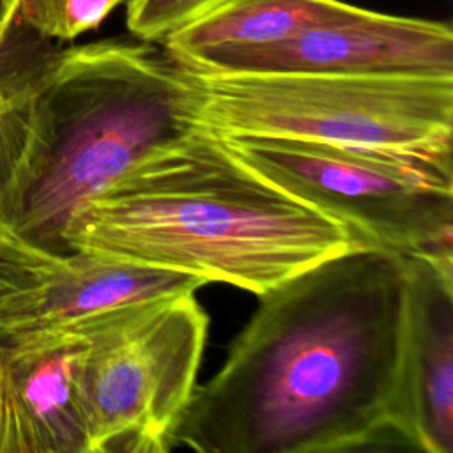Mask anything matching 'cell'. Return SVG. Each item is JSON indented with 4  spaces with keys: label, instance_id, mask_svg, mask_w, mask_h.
I'll list each match as a JSON object with an SVG mask.
<instances>
[{
    "label": "cell",
    "instance_id": "7c38bea8",
    "mask_svg": "<svg viewBox=\"0 0 453 453\" xmlns=\"http://www.w3.org/2000/svg\"><path fill=\"white\" fill-rule=\"evenodd\" d=\"M129 0H18L12 23L46 41H71Z\"/></svg>",
    "mask_w": 453,
    "mask_h": 453
},
{
    "label": "cell",
    "instance_id": "3957f363",
    "mask_svg": "<svg viewBox=\"0 0 453 453\" xmlns=\"http://www.w3.org/2000/svg\"><path fill=\"white\" fill-rule=\"evenodd\" d=\"M16 88L0 113V221L57 255L85 202L198 127L189 74L142 39L44 50Z\"/></svg>",
    "mask_w": 453,
    "mask_h": 453
},
{
    "label": "cell",
    "instance_id": "30bf717a",
    "mask_svg": "<svg viewBox=\"0 0 453 453\" xmlns=\"http://www.w3.org/2000/svg\"><path fill=\"white\" fill-rule=\"evenodd\" d=\"M361 11L342 0H235L168 35L161 46L177 62L221 50L262 46Z\"/></svg>",
    "mask_w": 453,
    "mask_h": 453
},
{
    "label": "cell",
    "instance_id": "8992f818",
    "mask_svg": "<svg viewBox=\"0 0 453 453\" xmlns=\"http://www.w3.org/2000/svg\"><path fill=\"white\" fill-rule=\"evenodd\" d=\"M244 166L403 257L453 260V159L216 134Z\"/></svg>",
    "mask_w": 453,
    "mask_h": 453
},
{
    "label": "cell",
    "instance_id": "2e32d148",
    "mask_svg": "<svg viewBox=\"0 0 453 453\" xmlns=\"http://www.w3.org/2000/svg\"><path fill=\"white\" fill-rule=\"evenodd\" d=\"M0 48H2V46H0Z\"/></svg>",
    "mask_w": 453,
    "mask_h": 453
},
{
    "label": "cell",
    "instance_id": "5bb4252c",
    "mask_svg": "<svg viewBox=\"0 0 453 453\" xmlns=\"http://www.w3.org/2000/svg\"><path fill=\"white\" fill-rule=\"evenodd\" d=\"M18 0H0V46L5 41V35L9 34L14 19Z\"/></svg>",
    "mask_w": 453,
    "mask_h": 453
},
{
    "label": "cell",
    "instance_id": "52a82bcc",
    "mask_svg": "<svg viewBox=\"0 0 453 453\" xmlns=\"http://www.w3.org/2000/svg\"><path fill=\"white\" fill-rule=\"evenodd\" d=\"M177 64L193 73L214 74L453 78V30L442 21L361 7L350 18L285 41L221 50Z\"/></svg>",
    "mask_w": 453,
    "mask_h": 453
},
{
    "label": "cell",
    "instance_id": "9c48e42d",
    "mask_svg": "<svg viewBox=\"0 0 453 453\" xmlns=\"http://www.w3.org/2000/svg\"><path fill=\"white\" fill-rule=\"evenodd\" d=\"M403 265L396 432L407 449L453 453V260L403 257Z\"/></svg>",
    "mask_w": 453,
    "mask_h": 453
},
{
    "label": "cell",
    "instance_id": "8fae6325",
    "mask_svg": "<svg viewBox=\"0 0 453 453\" xmlns=\"http://www.w3.org/2000/svg\"><path fill=\"white\" fill-rule=\"evenodd\" d=\"M67 257L37 246L0 221V340L30 322Z\"/></svg>",
    "mask_w": 453,
    "mask_h": 453
},
{
    "label": "cell",
    "instance_id": "277c9868",
    "mask_svg": "<svg viewBox=\"0 0 453 453\" xmlns=\"http://www.w3.org/2000/svg\"><path fill=\"white\" fill-rule=\"evenodd\" d=\"M186 73L196 124L214 134L453 159V78Z\"/></svg>",
    "mask_w": 453,
    "mask_h": 453
},
{
    "label": "cell",
    "instance_id": "4fadbf2b",
    "mask_svg": "<svg viewBox=\"0 0 453 453\" xmlns=\"http://www.w3.org/2000/svg\"><path fill=\"white\" fill-rule=\"evenodd\" d=\"M235 0H129L126 25L142 41L161 44L173 32Z\"/></svg>",
    "mask_w": 453,
    "mask_h": 453
},
{
    "label": "cell",
    "instance_id": "5b68a950",
    "mask_svg": "<svg viewBox=\"0 0 453 453\" xmlns=\"http://www.w3.org/2000/svg\"><path fill=\"white\" fill-rule=\"evenodd\" d=\"M69 327L85 342L81 388L90 453L173 449L209 329L195 292L119 306Z\"/></svg>",
    "mask_w": 453,
    "mask_h": 453
},
{
    "label": "cell",
    "instance_id": "7a4b0ae2",
    "mask_svg": "<svg viewBox=\"0 0 453 453\" xmlns=\"http://www.w3.org/2000/svg\"><path fill=\"white\" fill-rule=\"evenodd\" d=\"M365 246L373 244L244 166L203 127L133 165L62 234L65 255L177 271L255 296Z\"/></svg>",
    "mask_w": 453,
    "mask_h": 453
},
{
    "label": "cell",
    "instance_id": "6da1fadb",
    "mask_svg": "<svg viewBox=\"0 0 453 453\" xmlns=\"http://www.w3.org/2000/svg\"><path fill=\"white\" fill-rule=\"evenodd\" d=\"M196 388L173 448L331 453L403 448L396 432L405 265L380 246L327 257L274 288Z\"/></svg>",
    "mask_w": 453,
    "mask_h": 453
},
{
    "label": "cell",
    "instance_id": "ba28073f",
    "mask_svg": "<svg viewBox=\"0 0 453 453\" xmlns=\"http://www.w3.org/2000/svg\"><path fill=\"white\" fill-rule=\"evenodd\" d=\"M83 347L69 326L0 340V453H90Z\"/></svg>",
    "mask_w": 453,
    "mask_h": 453
},
{
    "label": "cell",
    "instance_id": "9a60e30c",
    "mask_svg": "<svg viewBox=\"0 0 453 453\" xmlns=\"http://www.w3.org/2000/svg\"><path fill=\"white\" fill-rule=\"evenodd\" d=\"M14 103V92H9L4 85H2V80H0V113L9 110Z\"/></svg>",
    "mask_w": 453,
    "mask_h": 453
}]
</instances>
